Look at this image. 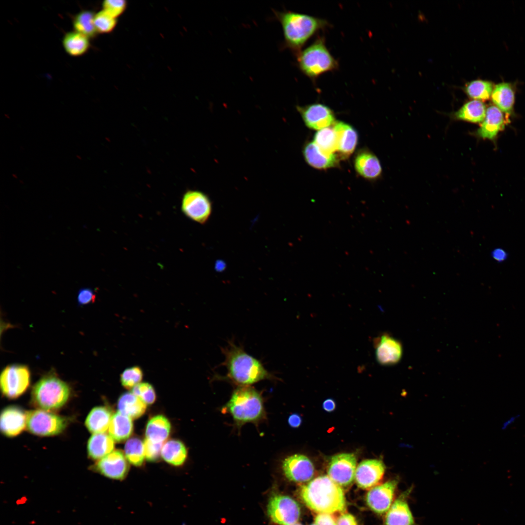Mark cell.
I'll use <instances>...</instances> for the list:
<instances>
[{"label": "cell", "mask_w": 525, "mask_h": 525, "mask_svg": "<svg viewBox=\"0 0 525 525\" xmlns=\"http://www.w3.org/2000/svg\"><path fill=\"white\" fill-rule=\"evenodd\" d=\"M225 360L222 365L227 370L225 377H215L227 380L239 386H250L265 380H275L273 374L265 368L262 363L247 353L241 346L230 340L222 348Z\"/></svg>", "instance_id": "cell-1"}, {"label": "cell", "mask_w": 525, "mask_h": 525, "mask_svg": "<svg viewBox=\"0 0 525 525\" xmlns=\"http://www.w3.org/2000/svg\"><path fill=\"white\" fill-rule=\"evenodd\" d=\"M301 499L311 510L333 514L345 511L346 501L343 490L328 475H321L302 486Z\"/></svg>", "instance_id": "cell-2"}, {"label": "cell", "mask_w": 525, "mask_h": 525, "mask_svg": "<svg viewBox=\"0 0 525 525\" xmlns=\"http://www.w3.org/2000/svg\"><path fill=\"white\" fill-rule=\"evenodd\" d=\"M282 28L284 48L297 55L314 35L331 26L323 18L290 11H274Z\"/></svg>", "instance_id": "cell-3"}, {"label": "cell", "mask_w": 525, "mask_h": 525, "mask_svg": "<svg viewBox=\"0 0 525 525\" xmlns=\"http://www.w3.org/2000/svg\"><path fill=\"white\" fill-rule=\"evenodd\" d=\"M223 409L230 414L238 427L258 422L265 416L262 395L250 386H239L234 390Z\"/></svg>", "instance_id": "cell-4"}, {"label": "cell", "mask_w": 525, "mask_h": 525, "mask_svg": "<svg viewBox=\"0 0 525 525\" xmlns=\"http://www.w3.org/2000/svg\"><path fill=\"white\" fill-rule=\"evenodd\" d=\"M297 65L301 72L313 81L322 74L338 69V61L326 46L324 36H318L309 46L297 55Z\"/></svg>", "instance_id": "cell-5"}, {"label": "cell", "mask_w": 525, "mask_h": 525, "mask_svg": "<svg viewBox=\"0 0 525 525\" xmlns=\"http://www.w3.org/2000/svg\"><path fill=\"white\" fill-rule=\"evenodd\" d=\"M70 395L69 385L54 373H49L42 377L34 386L32 400L43 410L50 411L63 406Z\"/></svg>", "instance_id": "cell-6"}, {"label": "cell", "mask_w": 525, "mask_h": 525, "mask_svg": "<svg viewBox=\"0 0 525 525\" xmlns=\"http://www.w3.org/2000/svg\"><path fill=\"white\" fill-rule=\"evenodd\" d=\"M31 373L27 366L12 364L6 366L1 371L0 386L3 395L10 399L22 395L29 387Z\"/></svg>", "instance_id": "cell-7"}, {"label": "cell", "mask_w": 525, "mask_h": 525, "mask_svg": "<svg viewBox=\"0 0 525 525\" xmlns=\"http://www.w3.org/2000/svg\"><path fill=\"white\" fill-rule=\"evenodd\" d=\"M26 426L32 433L50 436L61 433L67 424L66 420L47 410L37 409L26 413Z\"/></svg>", "instance_id": "cell-8"}, {"label": "cell", "mask_w": 525, "mask_h": 525, "mask_svg": "<svg viewBox=\"0 0 525 525\" xmlns=\"http://www.w3.org/2000/svg\"><path fill=\"white\" fill-rule=\"evenodd\" d=\"M181 210L183 214L192 220L204 224L212 213V202L204 192L197 190H188L183 195Z\"/></svg>", "instance_id": "cell-9"}, {"label": "cell", "mask_w": 525, "mask_h": 525, "mask_svg": "<svg viewBox=\"0 0 525 525\" xmlns=\"http://www.w3.org/2000/svg\"><path fill=\"white\" fill-rule=\"evenodd\" d=\"M267 513L276 524L288 525L297 523L300 514L298 504L286 495H275L269 500Z\"/></svg>", "instance_id": "cell-10"}, {"label": "cell", "mask_w": 525, "mask_h": 525, "mask_svg": "<svg viewBox=\"0 0 525 525\" xmlns=\"http://www.w3.org/2000/svg\"><path fill=\"white\" fill-rule=\"evenodd\" d=\"M356 458L352 453H341L332 457L329 462L328 475L340 487L346 488L355 479Z\"/></svg>", "instance_id": "cell-11"}, {"label": "cell", "mask_w": 525, "mask_h": 525, "mask_svg": "<svg viewBox=\"0 0 525 525\" xmlns=\"http://www.w3.org/2000/svg\"><path fill=\"white\" fill-rule=\"evenodd\" d=\"M296 107L305 124L310 129L319 130L336 122L332 110L324 104L314 103Z\"/></svg>", "instance_id": "cell-12"}, {"label": "cell", "mask_w": 525, "mask_h": 525, "mask_svg": "<svg viewBox=\"0 0 525 525\" xmlns=\"http://www.w3.org/2000/svg\"><path fill=\"white\" fill-rule=\"evenodd\" d=\"M373 344L377 361L382 366H392L399 362L403 348L401 342L388 333L374 338Z\"/></svg>", "instance_id": "cell-13"}, {"label": "cell", "mask_w": 525, "mask_h": 525, "mask_svg": "<svg viewBox=\"0 0 525 525\" xmlns=\"http://www.w3.org/2000/svg\"><path fill=\"white\" fill-rule=\"evenodd\" d=\"M397 484V480L394 479L370 489L366 497L370 509L379 514L386 513L393 503Z\"/></svg>", "instance_id": "cell-14"}, {"label": "cell", "mask_w": 525, "mask_h": 525, "mask_svg": "<svg viewBox=\"0 0 525 525\" xmlns=\"http://www.w3.org/2000/svg\"><path fill=\"white\" fill-rule=\"evenodd\" d=\"M282 469L286 477L296 483L309 481L315 472L313 462L301 454H295L285 458L282 463Z\"/></svg>", "instance_id": "cell-15"}, {"label": "cell", "mask_w": 525, "mask_h": 525, "mask_svg": "<svg viewBox=\"0 0 525 525\" xmlns=\"http://www.w3.org/2000/svg\"><path fill=\"white\" fill-rule=\"evenodd\" d=\"M385 472V465L379 459H366L357 466L355 480L358 487L369 489L376 486L382 479Z\"/></svg>", "instance_id": "cell-16"}, {"label": "cell", "mask_w": 525, "mask_h": 525, "mask_svg": "<svg viewBox=\"0 0 525 525\" xmlns=\"http://www.w3.org/2000/svg\"><path fill=\"white\" fill-rule=\"evenodd\" d=\"M94 468L107 478L122 480L126 476L129 467L123 453L117 450L100 459Z\"/></svg>", "instance_id": "cell-17"}, {"label": "cell", "mask_w": 525, "mask_h": 525, "mask_svg": "<svg viewBox=\"0 0 525 525\" xmlns=\"http://www.w3.org/2000/svg\"><path fill=\"white\" fill-rule=\"evenodd\" d=\"M27 415L16 406H9L3 410L0 419L1 432L7 437L20 434L26 426Z\"/></svg>", "instance_id": "cell-18"}, {"label": "cell", "mask_w": 525, "mask_h": 525, "mask_svg": "<svg viewBox=\"0 0 525 525\" xmlns=\"http://www.w3.org/2000/svg\"><path fill=\"white\" fill-rule=\"evenodd\" d=\"M332 127L337 136V152L341 158H346L353 152L357 145V131L351 125L340 121H336Z\"/></svg>", "instance_id": "cell-19"}, {"label": "cell", "mask_w": 525, "mask_h": 525, "mask_svg": "<svg viewBox=\"0 0 525 525\" xmlns=\"http://www.w3.org/2000/svg\"><path fill=\"white\" fill-rule=\"evenodd\" d=\"M407 492L402 494L387 511L385 525H414V519L406 500Z\"/></svg>", "instance_id": "cell-20"}, {"label": "cell", "mask_w": 525, "mask_h": 525, "mask_svg": "<svg viewBox=\"0 0 525 525\" xmlns=\"http://www.w3.org/2000/svg\"><path fill=\"white\" fill-rule=\"evenodd\" d=\"M354 165L357 173L366 179H376L382 173V167L378 158L368 150H361L357 153Z\"/></svg>", "instance_id": "cell-21"}, {"label": "cell", "mask_w": 525, "mask_h": 525, "mask_svg": "<svg viewBox=\"0 0 525 525\" xmlns=\"http://www.w3.org/2000/svg\"><path fill=\"white\" fill-rule=\"evenodd\" d=\"M505 124L502 111L495 106H490L487 109L485 118L477 134L483 139L493 140L504 128Z\"/></svg>", "instance_id": "cell-22"}, {"label": "cell", "mask_w": 525, "mask_h": 525, "mask_svg": "<svg viewBox=\"0 0 525 525\" xmlns=\"http://www.w3.org/2000/svg\"><path fill=\"white\" fill-rule=\"evenodd\" d=\"M303 154L307 163L316 169H327L334 167L338 163V158L335 154L327 155L324 154L314 141L305 145Z\"/></svg>", "instance_id": "cell-23"}, {"label": "cell", "mask_w": 525, "mask_h": 525, "mask_svg": "<svg viewBox=\"0 0 525 525\" xmlns=\"http://www.w3.org/2000/svg\"><path fill=\"white\" fill-rule=\"evenodd\" d=\"M114 447V440L110 435L105 433H96L89 438L87 449L91 458L101 459L111 453Z\"/></svg>", "instance_id": "cell-24"}, {"label": "cell", "mask_w": 525, "mask_h": 525, "mask_svg": "<svg viewBox=\"0 0 525 525\" xmlns=\"http://www.w3.org/2000/svg\"><path fill=\"white\" fill-rule=\"evenodd\" d=\"M89 38L73 31L67 33L63 37L62 45L66 53L71 56L85 54L90 47Z\"/></svg>", "instance_id": "cell-25"}, {"label": "cell", "mask_w": 525, "mask_h": 525, "mask_svg": "<svg viewBox=\"0 0 525 525\" xmlns=\"http://www.w3.org/2000/svg\"><path fill=\"white\" fill-rule=\"evenodd\" d=\"M112 416L109 409L104 406L93 408L86 420V426L93 434L104 433L108 429Z\"/></svg>", "instance_id": "cell-26"}, {"label": "cell", "mask_w": 525, "mask_h": 525, "mask_svg": "<svg viewBox=\"0 0 525 525\" xmlns=\"http://www.w3.org/2000/svg\"><path fill=\"white\" fill-rule=\"evenodd\" d=\"M514 92L511 86L506 83L496 85L491 94L493 103L501 111L511 113L514 103Z\"/></svg>", "instance_id": "cell-27"}, {"label": "cell", "mask_w": 525, "mask_h": 525, "mask_svg": "<svg viewBox=\"0 0 525 525\" xmlns=\"http://www.w3.org/2000/svg\"><path fill=\"white\" fill-rule=\"evenodd\" d=\"M146 403L132 392L122 395L118 402L119 412L131 419H136L145 412Z\"/></svg>", "instance_id": "cell-28"}, {"label": "cell", "mask_w": 525, "mask_h": 525, "mask_svg": "<svg viewBox=\"0 0 525 525\" xmlns=\"http://www.w3.org/2000/svg\"><path fill=\"white\" fill-rule=\"evenodd\" d=\"M132 431L131 418L119 412L112 415L108 433L114 440L121 442L126 439L130 437Z\"/></svg>", "instance_id": "cell-29"}, {"label": "cell", "mask_w": 525, "mask_h": 525, "mask_svg": "<svg viewBox=\"0 0 525 525\" xmlns=\"http://www.w3.org/2000/svg\"><path fill=\"white\" fill-rule=\"evenodd\" d=\"M170 429V423L166 417L162 415L155 416L147 424L146 439L154 442L163 443L168 438Z\"/></svg>", "instance_id": "cell-30"}, {"label": "cell", "mask_w": 525, "mask_h": 525, "mask_svg": "<svg viewBox=\"0 0 525 525\" xmlns=\"http://www.w3.org/2000/svg\"><path fill=\"white\" fill-rule=\"evenodd\" d=\"M484 104L480 101L472 100L464 104L455 113V117L473 123L483 122L486 114Z\"/></svg>", "instance_id": "cell-31"}, {"label": "cell", "mask_w": 525, "mask_h": 525, "mask_svg": "<svg viewBox=\"0 0 525 525\" xmlns=\"http://www.w3.org/2000/svg\"><path fill=\"white\" fill-rule=\"evenodd\" d=\"M161 455L168 463L174 466H180L186 458L187 450L181 441L170 440L163 444Z\"/></svg>", "instance_id": "cell-32"}, {"label": "cell", "mask_w": 525, "mask_h": 525, "mask_svg": "<svg viewBox=\"0 0 525 525\" xmlns=\"http://www.w3.org/2000/svg\"><path fill=\"white\" fill-rule=\"evenodd\" d=\"M314 142L326 155L335 154L338 150L337 136L333 127H328L318 130L315 135Z\"/></svg>", "instance_id": "cell-33"}, {"label": "cell", "mask_w": 525, "mask_h": 525, "mask_svg": "<svg viewBox=\"0 0 525 525\" xmlns=\"http://www.w3.org/2000/svg\"><path fill=\"white\" fill-rule=\"evenodd\" d=\"M95 14L89 10H83L74 16L72 25L74 31L81 33L89 38L97 33L94 25Z\"/></svg>", "instance_id": "cell-34"}, {"label": "cell", "mask_w": 525, "mask_h": 525, "mask_svg": "<svg viewBox=\"0 0 525 525\" xmlns=\"http://www.w3.org/2000/svg\"><path fill=\"white\" fill-rule=\"evenodd\" d=\"M493 90L491 82L481 80L472 81L465 88V92L470 97L480 101L489 99Z\"/></svg>", "instance_id": "cell-35"}, {"label": "cell", "mask_w": 525, "mask_h": 525, "mask_svg": "<svg viewBox=\"0 0 525 525\" xmlns=\"http://www.w3.org/2000/svg\"><path fill=\"white\" fill-rule=\"evenodd\" d=\"M124 453L130 463L136 466L141 465L145 457L144 443L138 438H130L125 443Z\"/></svg>", "instance_id": "cell-36"}, {"label": "cell", "mask_w": 525, "mask_h": 525, "mask_svg": "<svg viewBox=\"0 0 525 525\" xmlns=\"http://www.w3.org/2000/svg\"><path fill=\"white\" fill-rule=\"evenodd\" d=\"M94 22L96 32L99 33L110 32L116 24V18L104 10L95 14Z\"/></svg>", "instance_id": "cell-37"}, {"label": "cell", "mask_w": 525, "mask_h": 525, "mask_svg": "<svg viewBox=\"0 0 525 525\" xmlns=\"http://www.w3.org/2000/svg\"><path fill=\"white\" fill-rule=\"evenodd\" d=\"M143 378V371L138 366H134L125 369L121 375V382L126 389H132L139 384Z\"/></svg>", "instance_id": "cell-38"}, {"label": "cell", "mask_w": 525, "mask_h": 525, "mask_svg": "<svg viewBox=\"0 0 525 525\" xmlns=\"http://www.w3.org/2000/svg\"><path fill=\"white\" fill-rule=\"evenodd\" d=\"M132 392L146 404L153 403L156 399L155 390L152 385L147 383L137 385L132 388Z\"/></svg>", "instance_id": "cell-39"}, {"label": "cell", "mask_w": 525, "mask_h": 525, "mask_svg": "<svg viewBox=\"0 0 525 525\" xmlns=\"http://www.w3.org/2000/svg\"><path fill=\"white\" fill-rule=\"evenodd\" d=\"M125 1L122 0H106L103 3V10L116 18L124 10Z\"/></svg>", "instance_id": "cell-40"}, {"label": "cell", "mask_w": 525, "mask_h": 525, "mask_svg": "<svg viewBox=\"0 0 525 525\" xmlns=\"http://www.w3.org/2000/svg\"><path fill=\"white\" fill-rule=\"evenodd\" d=\"M143 443L146 458L149 461L158 459L161 453L163 444L154 442L146 438Z\"/></svg>", "instance_id": "cell-41"}, {"label": "cell", "mask_w": 525, "mask_h": 525, "mask_svg": "<svg viewBox=\"0 0 525 525\" xmlns=\"http://www.w3.org/2000/svg\"><path fill=\"white\" fill-rule=\"evenodd\" d=\"M96 298V295L92 289L89 288L80 289L77 295V301L79 305L82 306L93 303Z\"/></svg>", "instance_id": "cell-42"}, {"label": "cell", "mask_w": 525, "mask_h": 525, "mask_svg": "<svg viewBox=\"0 0 525 525\" xmlns=\"http://www.w3.org/2000/svg\"><path fill=\"white\" fill-rule=\"evenodd\" d=\"M316 525H336V521L331 514L319 513L315 518Z\"/></svg>", "instance_id": "cell-43"}, {"label": "cell", "mask_w": 525, "mask_h": 525, "mask_svg": "<svg viewBox=\"0 0 525 525\" xmlns=\"http://www.w3.org/2000/svg\"><path fill=\"white\" fill-rule=\"evenodd\" d=\"M490 256L495 262L498 263H502L508 259V253L503 248L496 247L492 250L490 252Z\"/></svg>", "instance_id": "cell-44"}, {"label": "cell", "mask_w": 525, "mask_h": 525, "mask_svg": "<svg viewBox=\"0 0 525 525\" xmlns=\"http://www.w3.org/2000/svg\"><path fill=\"white\" fill-rule=\"evenodd\" d=\"M336 525H357L355 517L349 513L341 515L336 521Z\"/></svg>", "instance_id": "cell-45"}, {"label": "cell", "mask_w": 525, "mask_h": 525, "mask_svg": "<svg viewBox=\"0 0 525 525\" xmlns=\"http://www.w3.org/2000/svg\"><path fill=\"white\" fill-rule=\"evenodd\" d=\"M520 417V415L518 414L510 416L502 422L501 429L502 431L507 430L510 426L514 424Z\"/></svg>", "instance_id": "cell-46"}, {"label": "cell", "mask_w": 525, "mask_h": 525, "mask_svg": "<svg viewBox=\"0 0 525 525\" xmlns=\"http://www.w3.org/2000/svg\"><path fill=\"white\" fill-rule=\"evenodd\" d=\"M288 422L292 427L297 428L301 423V418L299 415L293 414L288 418Z\"/></svg>", "instance_id": "cell-47"}, {"label": "cell", "mask_w": 525, "mask_h": 525, "mask_svg": "<svg viewBox=\"0 0 525 525\" xmlns=\"http://www.w3.org/2000/svg\"><path fill=\"white\" fill-rule=\"evenodd\" d=\"M335 408V403L331 399L326 400L323 403V408L327 412H332L334 410Z\"/></svg>", "instance_id": "cell-48"}, {"label": "cell", "mask_w": 525, "mask_h": 525, "mask_svg": "<svg viewBox=\"0 0 525 525\" xmlns=\"http://www.w3.org/2000/svg\"><path fill=\"white\" fill-rule=\"evenodd\" d=\"M216 265V268L218 269V270H222L225 267V264L223 263V262H218Z\"/></svg>", "instance_id": "cell-49"}, {"label": "cell", "mask_w": 525, "mask_h": 525, "mask_svg": "<svg viewBox=\"0 0 525 525\" xmlns=\"http://www.w3.org/2000/svg\"><path fill=\"white\" fill-rule=\"evenodd\" d=\"M302 525L299 524V523H294V524H290V525Z\"/></svg>", "instance_id": "cell-50"}, {"label": "cell", "mask_w": 525, "mask_h": 525, "mask_svg": "<svg viewBox=\"0 0 525 525\" xmlns=\"http://www.w3.org/2000/svg\"><path fill=\"white\" fill-rule=\"evenodd\" d=\"M310 525H316L315 523V524H311Z\"/></svg>", "instance_id": "cell-51"}]
</instances>
